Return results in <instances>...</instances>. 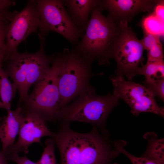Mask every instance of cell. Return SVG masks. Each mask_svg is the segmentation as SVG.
<instances>
[{
    "label": "cell",
    "instance_id": "cb8c5ba5",
    "mask_svg": "<svg viewBox=\"0 0 164 164\" xmlns=\"http://www.w3.org/2000/svg\"><path fill=\"white\" fill-rule=\"evenodd\" d=\"M8 161H11L17 164H38L37 162H34L29 159L26 155L19 156L18 153H11L7 155Z\"/></svg>",
    "mask_w": 164,
    "mask_h": 164
},
{
    "label": "cell",
    "instance_id": "7402d4cb",
    "mask_svg": "<svg viewBox=\"0 0 164 164\" xmlns=\"http://www.w3.org/2000/svg\"><path fill=\"white\" fill-rule=\"evenodd\" d=\"M144 86L151 92L154 97L164 101V79L150 81H144Z\"/></svg>",
    "mask_w": 164,
    "mask_h": 164
},
{
    "label": "cell",
    "instance_id": "ba28073f",
    "mask_svg": "<svg viewBox=\"0 0 164 164\" xmlns=\"http://www.w3.org/2000/svg\"><path fill=\"white\" fill-rule=\"evenodd\" d=\"M39 17V36L44 39L48 32H56L75 46L84 33L75 25L64 5L63 0L36 1Z\"/></svg>",
    "mask_w": 164,
    "mask_h": 164
},
{
    "label": "cell",
    "instance_id": "603a6c76",
    "mask_svg": "<svg viewBox=\"0 0 164 164\" xmlns=\"http://www.w3.org/2000/svg\"><path fill=\"white\" fill-rule=\"evenodd\" d=\"M147 51V62L163 60V47L160 40L152 44Z\"/></svg>",
    "mask_w": 164,
    "mask_h": 164
},
{
    "label": "cell",
    "instance_id": "4316f807",
    "mask_svg": "<svg viewBox=\"0 0 164 164\" xmlns=\"http://www.w3.org/2000/svg\"><path fill=\"white\" fill-rule=\"evenodd\" d=\"M7 10L6 11H0V16L5 12H6Z\"/></svg>",
    "mask_w": 164,
    "mask_h": 164
},
{
    "label": "cell",
    "instance_id": "4fadbf2b",
    "mask_svg": "<svg viewBox=\"0 0 164 164\" xmlns=\"http://www.w3.org/2000/svg\"><path fill=\"white\" fill-rule=\"evenodd\" d=\"M99 0H63L64 6L73 22L84 33L90 15L99 2Z\"/></svg>",
    "mask_w": 164,
    "mask_h": 164
},
{
    "label": "cell",
    "instance_id": "ffe728a7",
    "mask_svg": "<svg viewBox=\"0 0 164 164\" xmlns=\"http://www.w3.org/2000/svg\"><path fill=\"white\" fill-rule=\"evenodd\" d=\"M14 15V13L6 11L0 16V55L6 53V33L8 26Z\"/></svg>",
    "mask_w": 164,
    "mask_h": 164
},
{
    "label": "cell",
    "instance_id": "d4e9b609",
    "mask_svg": "<svg viewBox=\"0 0 164 164\" xmlns=\"http://www.w3.org/2000/svg\"><path fill=\"white\" fill-rule=\"evenodd\" d=\"M164 1L158 4L153 11L154 14L159 19L164 22Z\"/></svg>",
    "mask_w": 164,
    "mask_h": 164
},
{
    "label": "cell",
    "instance_id": "8fae6325",
    "mask_svg": "<svg viewBox=\"0 0 164 164\" xmlns=\"http://www.w3.org/2000/svg\"><path fill=\"white\" fill-rule=\"evenodd\" d=\"M22 117L18 133L19 138L15 143L5 152L7 155L11 153L29 152V147L32 143L41 144V139L44 136L51 137L53 132L46 124V122L38 115L30 112L22 111Z\"/></svg>",
    "mask_w": 164,
    "mask_h": 164
},
{
    "label": "cell",
    "instance_id": "8992f818",
    "mask_svg": "<svg viewBox=\"0 0 164 164\" xmlns=\"http://www.w3.org/2000/svg\"><path fill=\"white\" fill-rule=\"evenodd\" d=\"M57 53L46 74L34 85L33 89L19 105L23 112H30L46 121L57 124L61 110L57 76L59 66Z\"/></svg>",
    "mask_w": 164,
    "mask_h": 164
},
{
    "label": "cell",
    "instance_id": "44dd1931",
    "mask_svg": "<svg viewBox=\"0 0 164 164\" xmlns=\"http://www.w3.org/2000/svg\"><path fill=\"white\" fill-rule=\"evenodd\" d=\"M55 143L51 138L46 140L45 146L38 164H57L54 153Z\"/></svg>",
    "mask_w": 164,
    "mask_h": 164
},
{
    "label": "cell",
    "instance_id": "3957f363",
    "mask_svg": "<svg viewBox=\"0 0 164 164\" xmlns=\"http://www.w3.org/2000/svg\"><path fill=\"white\" fill-rule=\"evenodd\" d=\"M40 48L36 52L20 53L17 51L5 57L7 62L4 70L16 86L19 94L18 105L26 99L30 87L42 78L49 70L55 54L46 55L44 39H41Z\"/></svg>",
    "mask_w": 164,
    "mask_h": 164
},
{
    "label": "cell",
    "instance_id": "6da1fadb",
    "mask_svg": "<svg viewBox=\"0 0 164 164\" xmlns=\"http://www.w3.org/2000/svg\"><path fill=\"white\" fill-rule=\"evenodd\" d=\"M108 137L107 131L95 127L88 132L79 133L69 123H62L51 137L58 149L60 164H116L113 162L119 153Z\"/></svg>",
    "mask_w": 164,
    "mask_h": 164
},
{
    "label": "cell",
    "instance_id": "5bb4252c",
    "mask_svg": "<svg viewBox=\"0 0 164 164\" xmlns=\"http://www.w3.org/2000/svg\"><path fill=\"white\" fill-rule=\"evenodd\" d=\"M22 117L21 107L17 106L14 110L7 111V115L3 117L0 128V139L2 143L1 150L5 151L13 144L18 134Z\"/></svg>",
    "mask_w": 164,
    "mask_h": 164
},
{
    "label": "cell",
    "instance_id": "52a82bcc",
    "mask_svg": "<svg viewBox=\"0 0 164 164\" xmlns=\"http://www.w3.org/2000/svg\"><path fill=\"white\" fill-rule=\"evenodd\" d=\"M118 23L119 31L111 50V59L116 63L115 76H125L131 81L138 75L140 66L143 64L144 50L127 21Z\"/></svg>",
    "mask_w": 164,
    "mask_h": 164
},
{
    "label": "cell",
    "instance_id": "d6986e66",
    "mask_svg": "<svg viewBox=\"0 0 164 164\" xmlns=\"http://www.w3.org/2000/svg\"><path fill=\"white\" fill-rule=\"evenodd\" d=\"M114 147L118 153L125 155L132 164H164V163L143 156L138 157L131 154L125 149L126 143L124 141H114Z\"/></svg>",
    "mask_w": 164,
    "mask_h": 164
},
{
    "label": "cell",
    "instance_id": "9c48e42d",
    "mask_svg": "<svg viewBox=\"0 0 164 164\" xmlns=\"http://www.w3.org/2000/svg\"><path fill=\"white\" fill-rule=\"evenodd\" d=\"M109 79L114 87L112 94L128 104L133 115L149 112L164 117V108L157 104L154 96L144 85L126 80L124 77L112 76Z\"/></svg>",
    "mask_w": 164,
    "mask_h": 164
},
{
    "label": "cell",
    "instance_id": "e0dca14e",
    "mask_svg": "<svg viewBox=\"0 0 164 164\" xmlns=\"http://www.w3.org/2000/svg\"><path fill=\"white\" fill-rule=\"evenodd\" d=\"M149 144L143 155L150 159L164 163L163 139L157 138L155 133H149Z\"/></svg>",
    "mask_w": 164,
    "mask_h": 164
},
{
    "label": "cell",
    "instance_id": "484cf974",
    "mask_svg": "<svg viewBox=\"0 0 164 164\" xmlns=\"http://www.w3.org/2000/svg\"><path fill=\"white\" fill-rule=\"evenodd\" d=\"M15 3L11 0H0V11L7 10V9L10 6Z\"/></svg>",
    "mask_w": 164,
    "mask_h": 164
},
{
    "label": "cell",
    "instance_id": "ac0fdd59",
    "mask_svg": "<svg viewBox=\"0 0 164 164\" xmlns=\"http://www.w3.org/2000/svg\"><path fill=\"white\" fill-rule=\"evenodd\" d=\"M140 25L149 33L160 36L164 34V22L153 13L143 18Z\"/></svg>",
    "mask_w": 164,
    "mask_h": 164
},
{
    "label": "cell",
    "instance_id": "9a60e30c",
    "mask_svg": "<svg viewBox=\"0 0 164 164\" xmlns=\"http://www.w3.org/2000/svg\"><path fill=\"white\" fill-rule=\"evenodd\" d=\"M4 54L0 55V108L11 109V103L15 96L17 87L9 79L8 76L3 68Z\"/></svg>",
    "mask_w": 164,
    "mask_h": 164
},
{
    "label": "cell",
    "instance_id": "7a4b0ae2",
    "mask_svg": "<svg viewBox=\"0 0 164 164\" xmlns=\"http://www.w3.org/2000/svg\"><path fill=\"white\" fill-rule=\"evenodd\" d=\"M103 10L100 0L91 12L81 40L73 48L93 62L96 60L99 65L108 66L119 27L118 23L103 15Z\"/></svg>",
    "mask_w": 164,
    "mask_h": 164
},
{
    "label": "cell",
    "instance_id": "7c38bea8",
    "mask_svg": "<svg viewBox=\"0 0 164 164\" xmlns=\"http://www.w3.org/2000/svg\"><path fill=\"white\" fill-rule=\"evenodd\" d=\"M162 0H102L103 10L108 12L107 16L115 23L126 21L130 22L133 17L141 12H151Z\"/></svg>",
    "mask_w": 164,
    "mask_h": 164
},
{
    "label": "cell",
    "instance_id": "5b68a950",
    "mask_svg": "<svg viewBox=\"0 0 164 164\" xmlns=\"http://www.w3.org/2000/svg\"><path fill=\"white\" fill-rule=\"evenodd\" d=\"M58 54L59 62L57 81L61 110L91 85L89 81L92 77L103 74L93 72V62L73 48L71 50L65 48Z\"/></svg>",
    "mask_w": 164,
    "mask_h": 164
},
{
    "label": "cell",
    "instance_id": "2e32d148",
    "mask_svg": "<svg viewBox=\"0 0 164 164\" xmlns=\"http://www.w3.org/2000/svg\"><path fill=\"white\" fill-rule=\"evenodd\" d=\"M138 75H144L146 82L164 79V60L147 62L139 67Z\"/></svg>",
    "mask_w": 164,
    "mask_h": 164
},
{
    "label": "cell",
    "instance_id": "277c9868",
    "mask_svg": "<svg viewBox=\"0 0 164 164\" xmlns=\"http://www.w3.org/2000/svg\"><path fill=\"white\" fill-rule=\"evenodd\" d=\"M113 94L99 95L91 85L83 91L74 101L60 110L58 125L73 121L85 122L93 127L106 130L105 124L112 110L119 104Z\"/></svg>",
    "mask_w": 164,
    "mask_h": 164
},
{
    "label": "cell",
    "instance_id": "30bf717a",
    "mask_svg": "<svg viewBox=\"0 0 164 164\" xmlns=\"http://www.w3.org/2000/svg\"><path fill=\"white\" fill-rule=\"evenodd\" d=\"M39 22L36 1H29L22 11L15 14L8 26L4 57L17 51L19 45L31 33L36 32Z\"/></svg>",
    "mask_w": 164,
    "mask_h": 164
}]
</instances>
